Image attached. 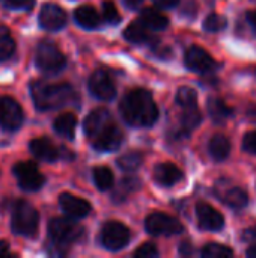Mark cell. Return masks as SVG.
Listing matches in <instances>:
<instances>
[{
    "instance_id": "6da1fadb",
    "label": "cell",
    "mask_w": 256,
    "mask_h": 258,
    "mask_svg": "<svg viewBox=\"0 0 256 258\" xmlns=\"http://www.w3.org/2000/svg\"><path fill=\"white\" fill-rule=\"evenodd\" d=\"M121 115L133 127H152L158 119V107L146 89H134L121 101Z\"/></svg>"
},
{
    "instance_id": "7a4b0ae2",
    "label": "cell",
    "mask_w": 256,
    "mask_h": 258,
    "mask_svg": "<svg viewBox=\"0 0 256 258\" xmlns=\"http://www.w3.org/2000/svg\"><path fill=\"white\" fill-rule=\"evenodd\" d=\"M30 95L39 110H53L74 101L75 92L68 83H47L35 80L30 85Z\"/></svg>"
},
{
    "instance_id": "3957f363",
    "label": "cell",
    "mask_w": 256,
    "mask_h": 258,
    "mask_svg": "<svg viewBox=\"0 0 256 258\" xmlns=\"http://www.w3.org/2000/svg\"><path fill=\"white\" fill-rule=\"evenodd\" d=\"M72 219L56 218L48 222V236L51 240V248H54V254H59L57 249L68 248L71 243L81 239L84 230Z\"/></svg>"
},
{
    "instance_id": "277c9868",
    "label": "cell",
    "mask_w": 256,
    "mask_h": 258,
    "mask_svg": "<svg viewBox=\"0 0 256 258\" xmlns=\"http://www.w3.org/2000/svg\"><path fill=\"white\" fill-rule=\"evenodd\" d=\"M12 231L17 236L23 237H35L38 234L39 227V215L36 209L29 204L27 201H17L12 209V219H11Z\"/></svg>"
},
{
    "instance_id": "5b68a950",
    "label": "cell",
    "mask_w": 256,
    "mask_h": 258,
    "mask_svg": "<svg viewBox=\"0 0 256 258\" xmlns=\"http://www.w3.org/2000/svg\"><path fill=\"white\" fill-rule=\"evenodd\" d=\"M35 62H36V67L42 73H47V74H56L62 71L66 65V59L63 53L59 50V47L47 39L38 44Z\"/></svg>"
},
{
    "instance_id": "8992f818",
    "label": "cell",
    "mask_w": 256,
    "mask_h": 258,
    "mask_svg": "<svg viewBox=\"0 0 256 258\" xmlns=\"http://www.w3.org/2000/svg\"><path fill=\"white\" fill-rule=\"evenodd\" d=\"M12 172L18 181V186L26 192H36L45 183V178L39 172L35 162H18L12 168Z\"/></svg>"
},
{
    "instance_id": "52a82bcc",
    "label": "cell",
    "mask_w": 256,
    "mask_h": 258,
    "mask_svg": "<svg viewBox=\"0 0 256 258\" xmlns=\"http://www.w3.org/2000/svg\"><path fill=\"white\" fill-rule=\"evenodd\" d=\"M130 239H131L130 230L124 224L116 222V221L106 222L100 234L101 245L109 251H119L125 248Z\"/></svg>"
},
{
    "instance_id": "ba28073f",
    "label": "cell",
    "mask_w": 256,
    "mask_h": 258,
    "mask_svg": "<svg viewBox=\"0 0 256 258\" xmlns=\"http://www.w3.org/2000/svg\"><path fill=\"white\" fill-rule=\"evenodd\" d=\"M145 228L151 236H178L184 231L178 219L166 213H151L145 221Z\"/></svg>"
},
{
    "instance_id": "9c48e42d",
    "label": "cell",
    "mask_w": 256,
    "mask_h": 258,
    "mask_svg": "<svg viewBox=\"0 0 256 258\" xmlns=\"http://www.w3.org/2000/svg\"><path fill=\"white\" fill-rule=\"evenodd\" d=\"M23 119L21 106L12 97H0V127L14 132L21 127Z\"/></svg>"
},
{
    "instance_id": "30bf717a",
    "label": "cell",
    "mask_w": 256,
    "mask_h": 258,
    "mask_svg": "<svg viewBox=\"0 0 256 258\" xmlns=\"http://www.w3.org/2000/svg\"><path fill=\"white\" fill-rule=\"evenodd\" d=\"M88 86L94 97L104 100V101H109L116 95V86L113 83V79L104 70H97L95 73H92V76L89 77Z\"/></svg>"
},
{
    "instance_id": "8fae6325",
    "label": "cell",
    "mask_w": 256,
    "mask_h": 258,
    "mask_svg": "<svg viewBox=\"0 0 256 258\" xmlns=\"http://www.w3.org/2000/svg\"><path fill=\"white\" fill-rule=\"evenodd\" d=\"M184 60H186L187 68L196 73L205 74V73H211L217 70V63L211 57V54L198 45H193L186 51Z\"/></svg>"
},
{
    "instance_id": "7c38bea8",
    "label": "cell",
    "mask_w": 256,
    "mask_h": 258,
    "mask_svg": "<svg viewBox=\"0 0 256 258\" xmlns=\"http://www.w3.org/2000/svg\"><path fill=\"white\" fill-rule=\"evenodd\" d=\"M91 141H92V145L95 150L107 153V151H115L121 147V144L124 141V135L119 130V127H116L115 124L110 122L106 128H103Z\"/></svg>"
},
{
    "instance_id": "4fadbf2b",
    "label": "cell",
    "mask_w": 256,
    "mask_h": 258,
    "mask_svg": "<svg viewBox=\"0 0 256 258\" xmlns=\"http://www.w3.org/2000/svg\"><path fill=\"white\" fill-rule=\"evenodd\" d=\"M39 24L45 30H60L66 24V12L56 3H45L39 12Z\"/></svg>"
},
{
    "instance_id": "5bb4252c",
    "label": "cell",
    "mask_w": 256,
    "mask_h": 258,
    "mask_svg": "<svg viewBox=\"0 0 256 258\" xmlns=\"http://www.w3.org/2000/svg\"><path fill=\"white\" fill-rule=\"evenodd\" d=\"M196 216H198L201 228L208 230V231H219L225 225L223 215L219 210H216L214 207H211L210 204H205V203H199L196 206Z\"/></svg>"
},
{
    "instance_id": "9a60e30c",
    "label": "cell",
    "mask_w": 256,
    "mask_h": 258,
    "mask_svg": "<svg viewBox=\"0 0 256 258\" xmlns=\"http://www.w3.org/2000/svg\"><path fill=\"white\" fill-rule=\"evenodd\" d=\"M59 204L62 210L69 218H74V219H81L91 213V204L86 200L78 198L71 194H62L59 197Z\"/></svg>"
},
{
    "instance_id": "2e32d148",
    "label": "cell",
    "mask_w": 256,
    "mask_h": 258,
    "mask_svg": "<svg viewBox=\"0 0 256 258\" xmlns=\"http://www.w3.org/2000/svg\"><path fill=\"white\" fill-rule=\"evenodd\" d=\"M29 148H30V153L36 159L48 162V163H53L60 157V150L48 138H36L30 141Z\"/></svg>"
},
{
    "instance_id": "e0dca14e",
    "label": "cell",
    "mask_w": 256,
    "mask_h": 258,
    "mask_svg": "<svg viewBox=\"0 0 256 258\" xmlns=\"http://www.w3.org/2000/svg\"><path fill=\"white\" fill-rule=\"evenodd\" d=\"M110 122H112V118H110L109 110H106V109H95V110H92V112L88 115V118L84 119L83 128H84V133L92 139V138H95L103 128H106Z\"/></svg>"
},
{
    "instance_id": "ac0fdd59",
    "label": "cell",
    "mask_w": 256,
    "mask_h": 258,
    "mask_svg": "<svg viewBox=\"0 0 256 258\" xmlns=\"http://www.w3.org/2000/svg\"><path fill=\"white\" fill-rule=\"evenodd\" d=\"M154 178L161 186H174L183 178V172L174 163H160L154 171Z\"/></svg>"
},
{
    "instance_id": "d6986e66",
    "label": "cell",
    "mask_w": 256,
    "mask_h": 258,
    "mask_svg": "<svg viewBox=\"0 0 256 258\" xmlns=\"http://www.w3.org/2000/svg\"><path fill=\"white\" fill-rule=\"evenodd\" d=\"M75 21L84 29H95L100 26V15L91 5H81L74 11Z\"/></svg>"
},
{
    "instance_id": "ffe728a7",
    "label": "cell",
    "mask_w": 256,
    "mask_h": 258,
    "mask_svg": "<svg viewBox=\"0 0 256 258\" xmlns=\"http://www.w3.org/2000/svg\"><path fill=\"white\" fill-rule=\"evenodd\" d=\"M140 21L151 30H164L169 26V20L166 15L158 12L157 9L146 8L140 14Z\"/></svg>"
},
{
    "instance_id": "44dd1931",
    "label": "cell",
    "mask_w": 256,
    "mask_h": 258,
    "mask_svg": "<svg viewBox=\"0 0 256 258\" xmlns=\"http://www.w3.org/2000/svg\"><path fill=\"white\" fill-rule=\"evenodd\" d=\"M54 132L66 139H74L75 127H77V118L74 113H62L54 119Z\"/></svg>"
},
{
    "instance_id": "7402d4cb",
    "label": "cell",
    "mask_w": 256,
    "mask_h": 258,
    "mask_svg": "<svg viewBox=\"0 0 256 258\" xmlns=\"http://www.w3.org/2000/svg\"><path fill=\"white\" fill-rule=\"evenodd\" d=\"M208 151L211 154V157L214 160H225L229 153H231V142L228 141V138L222 136V135H217L214 136L211 141H210V145H208Z\"/></svg>"
},
{
    "instance_id": "603a6c76",
    "label": "cell",
    "mask_w": 256,
    "mask_h": 258,
    "mask_svg": "<svg viewBox=\"0 0 256 258\" xmlns=\"http://www.w3.org/2000/svg\"><path fill=\"white\" fill-rule=\"evenodd\" d=\"M124 38L130 42H134V44H142V42H146V39H149V35H148V27L139 20V21H134L131 24L127 26V29L124 30Z\"/></svg>"
},
{
    "instance_id": "cb8c5ba5",
    "label": "cell",
    "mask_w": 256,
    "mask_h": 258,
    "mask_svg": "<svg viewBox=\"0 0 256 258\" xmlns=\"http://www.w3.org/2000/svg\"><path fill=\"white\" fill-rule=\"evenodd\" d=\"M94 183H95V186L100 189V190H109V189H112L113 187V181H115V178H113V172L109 169V168H106V166H98V168H95L94 169Z\"/></svg>"
},
{
    "instance_id": "d4e9b609",
    "label": "cell",
    "mask_w": 256,
    "mask_h": 258,
    "mask_svg": "<svg viewBox=\"0 0 256 258\" xmlns=\"http://www.w3.org/2000/svg\"><path fill=\"white\" fill-rule=\"evenodd\" d=\"M223 200H225V203H226L229 207H232V209H243V207H246L247 203H249V195H247V192H246L244 189H241V187H232L231 190L226 192V195H225Z\"/></svg>"
},
{
    "instance_id": "484cf974",
    "label": "cell",
    "mask_w": 256,
    "mask_h": 258,
    "mask_svg": "<svg viewBox=\"0 0 256 258\" xmlns=\"http://www.w3.org/2000/svg\"><path fill=\"white\" fill-rule=\"evenodd\" d=\"M15 51V41L11 35V32L5 27L0 26V62L8 60Z\"/></svg>"
},
{
    "instance_id": "4316f807",
    "label": "cell",
    "mask_w": 256,
    "mask_h": 258,
    "mask_svg": "<svg viewBox=\"0 0 256 258\" xmlns=\"http://www.w3.org/2000/svg\"><path fill=\"white\" fill-rule=\"evenodd\" d=\"M208 112L211 115V118L214 121H225L232 115L231 107H228L225 104V101L219 100V98H211L208 103Z\"/></svg>"
},
{
    "instance_id": "83f0119b",
    "label": "cell",
    "mask_w": 256,
    "mask_h": 258,
    "mask_svg": "<svg viewBox=\"0 0 256 258\" xmlns=\"http://www.w3.org/2000/svg\"><path fill=\"white\" fill-rule=\"evenodd\" d=\"M177 103L183 109L196 107V104H198V94H196V91L193 88H190V86L180 88L178 92H177Z\"/></svg>"
},
{
    "instance_id": "f1b7e54d",
    "label": "cell",
    "mask_w": 256,
    "mask_h": 258,
    "mask_svg": "<svg viewBox=\"0 0 256 258\" xmlns=\"http://www.w3.org/2000/svg\"><path fill=\"white\" fill-rule=\"evenodd\" d=\"M142 162H143V156L137 151H131L118 159V166L125 172H133L142 165Z\"/></svg>"
},
{
    "instance_id": "f546056e",
    "label": "cell",
    "mask_w": 256,
    "mask_h": 258,
    "mask_svg": "<svg viewBox=\"0 0 256 258\" xmlns=\"http://www.w3.org/2000/svg\"><path fill=\"white\" fill-rule=\"evenodd\" d=\"M202 121V115L198 110V107H190V109H184V113L181 116V125L183 130L190 132L193 128H196Z\"/></svg>"
},
{
    "instance_id": "4dcf8cb0",
    "label": "cell",
    "mask_w": 256,
    "mask_h": 258,
    "mask_svg": "<svg viewBox=\"0 0 256 258\" xmlns=\"http://www.w3.org/2000/svg\"><path fill=\"white\" fill-rule=\"evenodd\" d=\"M202 257L204 258H228L234 255V251L225 245L219 243H208L202 249Z\"/></svg>"
},
{
    "instance_id": "1f68e13d",
    "label": "cell",
    "mask_w": 256,
    "mask_h": 258,
    "mask_svg": "<svg viewBox=\"0 0 256 258\" xmlns=\"http://www.w3.org/2000/svg\"><path fill=\"white\" fill-rule=\"evenodd\" d=\"M228 26V20L219 14H210L204 21V29L207 32H220Z\"/></svg>"
},
{
    "instance_id": "d6a6232c",
    "label": "cell",
    "mask_w": 256,
    "mask_h": 258,
    "mask_svg": "<svg viewBox=\"0 0 256 258\" xmlns=\"http://www.w3.org/2000/svg\"><path fill=\"white\" fill-rule=\"evenodd\" d=\"M103 18L110 24H118L121 21L118 8L115 6V3L112 0H106L103 3Z\"/></svg>"
},
{
    "instance_id": "836d02e7",
    "label": "cell",
    "mask_w": 256,
    "mask_h": 258,
    "mask_svg": "<svg viewBox=\"0 0 256 258\" xmlns=\"http://www.w3.org/2000/svg\"><path fill=\"white\" fill-rule=\"evenodd\" d=\"M136 258H155L158 257V249L155 248V245L152 243H143L142 246H139L134 252Z\"/></svg>"
},
{
    "instance_id": "e575fe53",
    "label": "cell",
    "mask_w": 256,
    "mask_h": 258,
    "mask_svg": "<svg viewBox=\"0 0 256 258\" xmlns=\"http://www.w3.org/2000/svg\"><path fill=\"white\" fill-rule=\"evenodd\" d=\"M5 5L9 9H17V11H29L33 8L35 0H5Z\"/></svg>"
},
{
    "instance_id": "d590c367",
    "label": "cell",
    "mask_w": 256,
    "mask_h": 258,
    "mask_svg": "<svg viewBox=\"0 0 256 258\" xmlns=\"http://www.w3.org/2000/svg\"><path fill=\"white\" fill-rule=\"evenodd\" d=\"M243 148L247 153L256 154V130L246 135V138L243 139Z\"/></svg>"
},
{
    "instance_id": "8d00e7d4",
    "label": "cell",
    "mask_w": 256,
    "mask_h": 258,
    "mask_svg": "<svg viewBox=\"0 0 256 258\" xmlns=\"http://www.w3.org/2000/svg\"><path fill=\"white\" fill-rule=\"evenodd\" d=\"M160 8H174L180 3V0H152Z\"/></svg>"
},
{
    "instance_id": "74e56055",
    "label": "cell",
    "mask_w": 256,
    "mask_h": 258,
    "mask_svg": "<svg viewBox=\"0 0 256 258\" xmlns=\"http://www.w3.org/2000/svg\"><path fill=\"white\" fill-rule=\"evenodd\" d=\"M8 255H12L9 249V243L5 240H0V257H8Z\"/></svg>"
},
{
    "instance_id": "f35d334b",
    "label": "cell",
    "mask_w": 256,
    "mask_h": 258,
    "mask_svg": "<svg viewBox=\"0 0 256 258\" xmlns=\"http://www.w3.org/2000/svg\"><path fill=\"white\" fill-rule=\"evenodd\" d=\"M124 3L128 9H137L143 3V0H124Z\"/></svg>"
},
{
    "instance_id": "ab89813d",
    "label": "cell",
    "mask_w": 256,
    "mask_h": 258,
    "mask_svg": "<svg viewBox=\"0 0 256 258\" xmlns=\"http://www.w3.org/2000/svg\"><path fill=\"white\" fill-rule=\"evenodd\" d=\"M247 15H249L247 18H249V21H250L252 27L255 29V32H256V9H255V11H250V12H249Z\"/></svg>"
},
{
    "instance_id": "60d3db41",
    "label": "cell",
    "mask_w": 256,
    "mask_h": 258,
    "mask_svg": "<svg viewBox=\"0 0 256 258\" xmlns=\"http://www.w3.org/2000/svg\"><path fill=\"white\" fill-rule=\"evenodd\" d=\"M247 257L256 258V245H253V246H250V248L247 249Z\"/></svg>"
}]
</instances>
